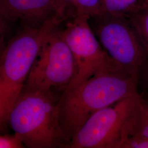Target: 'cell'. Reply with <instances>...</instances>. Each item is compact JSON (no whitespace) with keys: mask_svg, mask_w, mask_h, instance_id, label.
Masks as SVG:
<instances>
[{"mask_svg":"<svg viewBox=\"0 0 148 148\" xmlns=\"http://www.w3.org/2000/svg\"><path fill=\"white\" fill-rule=\"evenodd\" d=\"M127 18L137 32L147 52V79L148 82V6H142Z\"/></svg>","mask_w":148,"mask_h":148,"instance_id":"10","label":"cell"},{"mask_svg":"<svg viewBox=\"0 0 148 148\" xmlns=\"http://www.w3.org/2000/svg\"><path fill=\"white\" fill-rule=\"evenodd\" d=\"M77 14L90 19L101 13V0H76Z\"/></svg>","mask_w":148,"mask_h":148,"instance_id":"12","label":"cell"},{"mask_svg":"<svg viewBox=\"0 0 148 148\" xmlns=\"http://www.w3.org/2000/svg\"><path fill=\"white\" fill-rule=\"evenodd\" d=\"M53 1L64 21L71 19L77 15L76 0H53Z\"/></svg>","mask_w":148,"mask_h":148,"instance_id":"13","label":"cell"},{"mask_svg":"<svg viewBox=\"0 0 148 148\" xmlns=\"http://www.w3.org/2000/svg\"><path fill=\"white\" fill-rule=\"evenodd\" d=\"M142 1L101 0L100 15L107 14L128 18L142 7Z\"/></svg>","mask_w":148,"mask_h":148,"instance_id":"9","label":"cell"},{"mask_svg":"<svg viewBox=\"0 0 148 148\" xmlns=\"http://www.w3.org/2000/svg\"><path fill=\"white\" fill-rule=\"evenodd\" d=\"M142 100L138 93L95 112L66 148H120L128 125Z\"/></svg>","mask_w":148,"mask_h":148,"instance_id":"5","label":"cell"},{"mask_svg":"<svg viewBox=\"0 0 148 148\" xmlns=\"http://www.w3.org/2000/svg\"><path fill=\"white\" fill-rule=\"evenodd\" d=\"M58 101L48 93L23 88L10 113L8 126L20 134L25 148H65Z\"/></svg>","mask_w":148,"mask_h":148,"instance_id":"3","label":"cell"},{"mask_svg":"<svg viewBox=\"0 0 148 148\" xmlns=\"http://www.w3.org/2000/svg\"><path fill=\"white\" fill-rule=\"evenodd\" d=\"M138 79L113 60L77 88L62 95L58 103L59 121L65 148L95 112L138 94Z\"/></svg>","mask_w":148,"mask_h":148,"instance_id":"1","label":"cell"},{"mask_svg":"<svg viewBox=\"0 0 148 148\" xmlns=\"http://www.w3.org/2000/svg\"><path fill=\"white\" fill-rule=\"evenodd\" d=\"M85 16L76 15L59 32L68 45L75 61V74L63 95L77 88L113 60L102 47Z\"/></svg>","mask_w":148,"mask_h":148,"instance_id":"7","label":"cell"},{"mask_svg":"<svg viewBox=\"0 0 148 148\" xmlns=\"http://www.w3.org/2000/svg\"><path fill=\"white\" fill-rule=\"evenodd\" d=\"M0 15L3 21H19L30 27H40L54 19L64 21L53 0H0Z\"/></svg>","mask_w":148,"mask_h":148,"instance_id":"8","label":"cell"},{"mask_svg":"<svg viewBox=\"0 0 148 148\" xmlns=\"http://www.w3.org/2000/svg\"><path fill=\"white\" fill-rule=\"evenodd\" d=\"M63 22L54 19L40 27L23 25L3 48L0 63V128L8 126L11 109L48 35Z\"/></svg>","mask_w":148,"mask_h":148,"instance_id":"2","label":"cell"},{"mask_svg":"<svg viewBox=\"0 0 148 148\" xmlns=\"http://www.w3.org/2000/svg\"><path fill=\"white\" fill-rule=\"evenodd\" d=\"M90 19H93V31L109 57L122 68L139 78L147 61V54L130 20L107 14Z\"/></svg>","mask_w":148,"mask_h":148,"instance_id":"6","label":"cell"},{"mask_svg":"<svg viewBox=\"0 0 148 148\" xmlns=\"http://www.w3.org/2000/svg\"><path fill=\"white\" fill-rule=\"evenodd\" d=\"M142 6H148V0L142 1Z\"/></svg>","mask_w":148,"mask_h":148,"instance_id":"16","label":"cell"},{"mask_svg":"<svg viewBox=\"0 0 148 148\" xmlns=\"http://www.w3.org/2000/svg\"><path fill=\"white\" fill-rule=\"evenodd\" d=\"M75 70L73 53L57 27L45 40L23 87L48 93L59 101Z\"/></svg>","mask_w":148,"mask_h":148,"instance_id":"4","label":"cell"},{"mask_svg":"<svg viewBox=\"0 0 148 148\" xmlns=\"http://www.w3.org/2000/svg\"><path fill=\"white\" fill-rule=\"evenodd\" d=\"M127 132L139 134L148 139V106L143 99L128 124Z\"/></svg>","mask_w":148,"mask_h":148,"instance_id":"11","label":"cell"},{"mask_svg":"<svg viewBox=\"0 0 148 148\" xmlns=\"http://www.w3.org/2000/svg\"><path fill=\"white\" fill-rule=\"evenodd\" d=\"M1 148H25L23 139L18 133L13 134H5L0 136Z\"/></svg>","mask_w":148,"mask_h":148,"instance_id":"15","label":"cell"},{"mask_svg":"<svg viewBox=\"0 0 148 148\" xmlns=\"http://www.w3.org/2000/svg\"><path fill=\"white\" fill-rule=\"evenodd\" d=\"M120 148H148V139L139 134L127 132Z\"/></svg>","mask_w":148,"mask_h":148,"instance_id":"14","label":"cell"}]
</instances>
